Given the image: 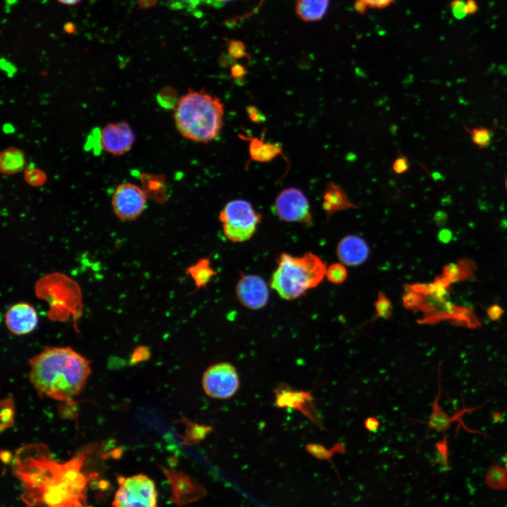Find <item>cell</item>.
<instances>
[{
	"label": "cell",
	"instance_id": "603a6c76",
	"mask_svg": "<svg viewBox=\"0 0 507 507\" xmlns=\"http://www.w3.org/2000/svg\"><path fill=\"white\" fill-rule=\"evenodd\" d=\"M187 272L198 288L205 287L215 275L208 258H201L188 268Z\"/></svg>",
	"mask_w": 507,
	"mask_h": 507
},
{
	"label": "cell",
	"instance_id": "30bf717a",
	"mask_svg": "<svg viewBox=\"0 0 507 507\" xmlns=\"http://www.w3.org/2000/svg\"><path fill=\"white\" fill-rule=\"evenodd\" d=\"M277 215L282 220L310 225L313 221L308 201L300 189L289 187L281 191L275 201Z\"/></svg>",
	"mask_w": 507,
	"mask_h": 507
},
{
	"label": "cell",
	"instance_id": "1f68e13d",
	"mask_svg": "<svg viewBox=\"0 0 507 507\" xmlns=\"http://www.w3.org/2000/svg\"><path fill=\"white\" fill-rule=\"evenodd\" d=\"M210 0H172L170 4L171 8L175 10L186 9L192 11L203 4H208Z\"/></svg>",
	"mask_w": 507,
	"mask_h": 507
},
{
	"label": "cell",
	"instance_id": "cb8c5ba5",
	"mask_svg": "<svg viewBox=\"0 0 507 507\" xmlns=\"http://www.w3.org/2000/svg\"><path fill=\"white\" fill-rule=\"evenodd\" d=\"M484 482L491 489L507 491L506 469L496 463H493L485 474Z\"/></svg>",
	"mask_w": 507,
	"mask_h": 507
},
{
	"label": "cell",
	"instance_id": "7bdbcfd3",
	"mask_svg": "<svg viewBox=\"0 0 507 507\" xmlns=\"http://www.w3.org/2000/svg\"><path fill=\"white\" fill-rule=\"evenodd\" d=\"M446 220V215L444 213L439 211V213L436 214L435 221L438 224L442 225V224L445 223Z\"/></svg>",
	"mask_w": 507,
	"mask_h": 507
},
{
	"label": "cell",
	"instance_id": "3957f363",
	"mask_svg": "<svg viewBox=\"0 0 507 507\" xmlns=\"http://www.w3.org/2000/svg\"><path fill=\"white\" fill-rule=\"evenodd\" d=\"M174 110L177 130L189 140L208 143L223 127L224 106L218 98L204 90H189Z\"/></svg>",
	"mask_w": 507,
	"mask_h": 507
},
{
	"label": "cell",
	"instance_id": "bcb514c9",
	"mask_svg": "<svg viewBox=\"0 0 507 507\" xmlns=\"http://www.w3.org/2000/svg\"><path fill=\"white\" fill-rule=\"evenodd\" d=\"M59 3L64 5L73 6L78 4L81 0H57Z\"/></svg>",
	"mask_w": 507,
	"mask_h": 507
},
{
	"label": "cell",
	"instance_id": "52a82bcc",
	"mask_svg": "<svg viewBox=\"0 0 507 507\" xmlns=\"http://www.w3.org/2000/svg\"><path fill=\"white\" fill-rule=\"evenodd\" d=\"M219 219L225 236L233 242H242L254 235L261 217L249 201L235 199L225 205Z\"/></svg>",
	"mask_w": 507,
	"mask_h": 507
},
{
	"label": "cell",
	"instance_id": "44dd1931",
	"mask_svg": "<svg viewBox=\"0 0 507 507\" xmlns=\"http://www.w3.org/2000/svg\"><path fill=\"white\" fill-rule=\"evenodd\" d=\"M26 168L24 152L16 147H8L0 154V171L2 174L13 175Z\"/></svg>",
	"mask_w": 507,
	"mask_h": 507
},
{
	"label": "cell",
	"instance_id": "8992f818",
	"mask_svg": "<svg viewBox=\"0 0 507 507\" xmlns=\"http://www.w3.org/2000/svg\"><path fill=\"white\" fill-rule=\"evenodd\" d=\"M406 308L420 312L423 316L417 320L420 324L434 325L442 320L451 324L475 329L480 326L475 315L470 311L447 304L443 298L428 294L423 284L406 285L403 296Z\"/></svg>",
	"mask_w": 507,
	"mask_h": 507
},
{
	"label": "cell",
	"instance_id": "484cf974",
	"mask_svg": "<svg viewBox=\"0 0 507 507\" xmlns=\"http://www.w3.org/2000/svg\"><path fill=\"white\" fill-rule=\"evenodd\" d=\"M0 428L3 432L14 424V403L11 396L6 397L1 401Z\"/></svg>",
	"mask_w": 507,
	"mask_h": 507
},
{
	"label": "cell",
	"instance_id": "7dc6e473",
	"mask_svg": "<svg viewBox=\"0 0 507 507\" xmlns=\"http://www.w3.org/2000/svg\"><path fill=\"white\" fill-rule=\"evenodd\" d=\"M503 458H504V468H505L506 469V470H507V453H506L504 454Z\"/></svg>",
	"mask_w": 507,
	"mask_h": 507
},
{
	"label": "cell",
	"instance_id": "c3c4849f",
	"mask_svg": "<svg viewBox=\"0 0 507 507\" xmlns=\"http://www.w3.org/2000/svg\"><path fill=\"white\" fill-rule=\"evenodd\" d=\"M505 185H506V190H507V177H506V182H505Z\"/></svg>",
	"mask_w": 507,
	"mask_h": 507
},
{
	"label": "cell",
	"instance_id": "4316f807",
	"mask_svg": "<svg viewBox=\"0 0 507 507\" xmlns=\"http://www.w3.org/2000/svg\"><path fill=\"white\" fill-rule=\"evenodd\" d=\"M24 179L29 185L39 187L46 182L47 176L44 170L32 164L24 170Z\"/></svg>",
	"mask_w": 507,
	"mask_h": 507
},
{
	"label": "cell",
	"instance_id": "ac0fdd59",
	"mask_svg": "<svg viewBox=\"0 0 507 507\" xmlns=\"http://www.w3.org/2000/svg\"><path fill=\"white\" fill-rule=\"evenodd\" d=\"M322 206L328 218L337 211L356 208L348 199L346 192L332 182H330L326 187Z\"/></svg>",
	"mask_w": 507,
	"mask_h": 507
},
{
	"label": "cell",
	"instance_id": "d590c367",
	"mask_svg": "<svg viewBox=\"0 0 507 507\" xmlns=\"http://www.w3.org/2000/svg\"><path fill=\"white\" fill-rule=\"evenodd\" d=\"M228 51L231 56L239 58L246 55L245 48L242 42L239 41H232L230 42Z\"/></svg>",
	"mask_w": 507,
	"mask_h": 507
},
{
	"label": "cell",
	"instance_id": "4fadbf2b",
	"mask_svg": "<svg viewBox=\"0 0 507 507\" xmlns=\"http://www.w3.org/2000/svg\"><path fill=\"white\" fill-rule=\"evenodd\" d=\"M311 391H297L281 385L276 391V404L280 408H292L302 413L318 427L323 428Z\"/></svg>",
	"mask_w": 507,
	"mask_h": 507
},
{
	"label": "cell",
	"instance_id": "7402d4cb",
	"mask_svg": "<svg viewBox=\"0 0 507 507\" xmlns=\"http://www.w3.org/2000/svg\"><path fill=\"white\" fill-rule=\"evenodd\" d=\"M142 189L146 198L163 203L167 198L165 180L163 175L142 173Z\"/></svg>",
	"mask_w": 507,
	"mask_h": 507
},
{
	"label": "cell",
	"instance_id": "9c48e42d",
	"mask_svg": "<svg viewBox=\"0 0 507 507\" xmlns=\"http://www.w3.org/2000/svg\"><path fill=\"white\" fill-rule=\"evenodd\" d=\"M202 385L208 396L217 399H229L235 394L239 387L238 373L230 363L214 364L204 372Z\"/></svg>",
	"mask_w": 507,
	"mask_h": 507
},
{
	"label": "cell",
	"instance_id": "836d02e7",
	"mask_svg": "<svg viewBox=\"0 0 507 507\" xmlns=\"http://www.w3.org/2000/svg\"><path fill=\"white\" fill-rule=\"evenodd\" d=\"M465 1L464 0H453L451 2V8L455 18L461 20L467 13L465 11Z\"/></svg>",
	"mask_w": 507,
	"mask_h": 507
},
{
	"label": "cell",
	"instance_id": "6da1fadb",
	"mask_svg": "<svg viewBox=\"0 0 507 507\" xmlns=\"http://www.w3.org/2000/svg\"><path fill=\"white\" fill-rule=\"evenodd\" d=\"M98 445L90 444L65 462H58L42 443L18 449L13 460V471L21 485L20 498L25 507H91L87 488L94 473L84 467Z\"/></svg>",
	"mask_w": 507,
	"mask_h": 507
},
{
	"label": "cell",
	"instance_id": "5b68a950",
	"mask_svg": "<svg viewBox=\"0 0 507 507\" xmlns=\"http://www.w3.org/2000/svg\"><path fill=\"white\" fill-rule=\"evenodd\" d=\"M36 295L49 304L48 317L53 321L76 323L82 315L80 287L66 275L53 273L41 277L35 285Z\"/></svg>",
	"mask_w": 507,
	"mask_h": 507
},
{
	"label": "cell",
	"instance_id": "2e32d148",
	"mask_svg": "<svg viewBox=\"0 0 507 507\" xmlns=\"http://www.w3.org/2000/svg\"><path fill=\"white\" fill-rule=\"evenodd\" d=\"M439 376H438V393L437 394V396L434 398V401L432 404V412L430 415L428 421L427 422V428L428 430H433L437 432H445L446 431L451 423L454 422H460L463 425L464 428L473 433H480L477 430H472L470 429L467 428V427L465 425L464 423H463L462 420H461V418L463 414H465L467 412H472L474 411H476L477 409H480L481 406H476V407H472V408H463L461 411L456 412L454 415L452 416L448 415L440 407L439 405V399L441 396V392H442V388H441V378H440V374H441V364L439 367Z\"/></svg>",
	"mask_w": 507,
	"mask_h": 507
},
{
	"label": "cell",
	"instance_id": "ffe728a7",
	"mask_svg": "<svg viewBox=\"0 0 507 507\" xmlns=\"http://www.w3.org/2000/svg\"><path fill=\"white\" fill-rule=\"evenodd\" d=\"M330 0H296L295 11L304 22L320 20L326 14Z\"/></svg>",
	"mask_w": 507,
	"mask_h": 507
},
{
	"label": "cell",
	"instance_id": "d6986e66",
	"mask_svg": "<svg viewBox=\"0 0 507 507\" xmlns=\"http://www.w3.org/2000/svg\"><path fill=\"white\" fill-rule=\"evenodd\" d=\"M242 138L249 140V154L251 158L258 162H268L277 156L281 155L284 158L282 147L278 143L265 142L263 134L261 139L248 138L244 136Z\"/></svg>",
	"mask_w": 507,
	"mask_h": 507
},
{
	"label": "cell",
	"instance_id": "83f0119b",
	"mask_svg": "<svg viewBox=\"0 0 507 507\" xmlns=\"http://www.w3.org/2000/svg\"><path fill=\"white\" fill-rule=\"evenodd\" d=\"M435 448V461L440 465L443 471H448L450 469L448 460L449 446L445 433H444L442 439L436 442Z\"/></svg>",
	"mask_w": 507,
	"mask_h": 507
},
{
	"label": "cell",
	"instance_id": "5bb4252c",
	"mask_svg": "<svg viewBox=\"0 0 507 507\" xmlns=\"http://www.w3.org/2000/svg\"><path fill=\"white\" fill-rule=\"evenodd\" d=\"M240 303L246 308L257 310L264 307L269 299V291L265 280L258 275H243L236 287Z\"/></svg>",
	"mask_w": 507,
	"mask_h": 507
},
{
	"label": "cell",
	"instance_id": "e575fe53",
	"mask_svg": "<svg viewBox=\"0 0 507 507\" xmlns=\"http://www.w3.org/2000/svg\"><path fill=\"white\" fill-rule=\"evenodd\" d=\"M409 168L408 158L401 155L396 158L392 164V169L395 173L400 175L406 172Z\"/></svg>",
	"mask_w": 507,
	"mask_h": 507
},
{
	"label": "cell",
	"instance_id": "ee69618b",
	"mask_svg": "<svg viewBox=\"0 0 507 507\" xmlns=\"http://www.w3.org/2000/svg\"><path fill=\"white\" fill-rule=\"evenodd\" d=\"M156 1V0H138V4L140 8H144L154 5Z\"/></svg>",
	"mask_w": 507,
	"mask_h": 507
},
{
	"label": "cell",
	"instance_id": "d6a6232c",
	"mask_svg": "<svg viewBox=\"0 0 507 507\" xmlns=\"http://www.w3.org/2000/svg\"><path fill=\"white\" fill-rule=\"evenodd\" d=\"M394 0H356V8L364 11L367 8H382L390 5Z\"/></svg>",
	"mask_w": 507,
	"mask_h": 507
},
{
	"label": "cell",
	"instance_id": "8d00e7d4",
	"mask_svg": "<svg viewBox=\"0 0 507 507\" xmlns=\"http://www.w3.org/2000/svg\"><path fill=\"white\" fill-rule=\"evenodd\" d=\"M487 314L492 321H499L503 314V310L500 305L494 303L487 308Z\"/></svg>",
	"mask_w": 507,
	"mask_h": 507
},
{
	"label": "cell",
	"instance_id": "4dcf8cb0",
	"mask_svg": "<svg viewBox=\"0 0 507 507\" xmlns=\"http://www.w3.org/2000/svg\"><path fill=\"white\" fill-rule=\"evenodd\" d=\"M467 131L470 134L474 144L479 148H485L489 144L492 138V132L489 129L479 127L471 130L467 129Z\"/></svg>",
	"mask_w": 507,
	"mask_h": 507
},
{
	"label": "cell",
	"instance_id": "9a60e30c",
	"mask_svg": "<svg viewBox=\"0 0 507 507\" xmlns=\"http://www.w3.org/2000/svg\"><path fill=\"white\" fill-rule=\"evenodd\" d=\"M37 323V313L27 303H18L11 306L5 315L7 328L17 335L30 333L35 329Z\"/></svg>",
	"mask_w": 507,
	"mask_h": 507
},
{
	"label": "cell",
	"instance_id": "f1b7e54d",
	"mask_svg": "<svg viewBox=\"0 0 507 507\" xmlns=\"http://www.w3.org/2000/svg\"><path fill=\"white\" fill-rule=\"evenodd\" d=\"M347 270L344 264L333 263L327 268L325 276L329 282L339 284L347 277Z\"/></svg>",
	"mask_w": 507,
	"mask_h": 507
},
{
	"label": "cell",
	"instance_id": "277c9868",
	"mask_svg": "<svg viewBox=\"0 0 507 507\" xmlns=\"http://www.w3.org/2000/svg\"><path fill=\"white\" fill-rule=\"evenodd\" d=\"M326 270L325 263L311 252L301 256L282 253L271 277L270 286L282 299L294 300L317 287Z\"/></svg>",
	"mask_w": 507,
	"mask_h": 507
},
{
	"label": "cell",
	"instance_id": "60d3db41",
	"mask_svg": "<svg viewBox=\"0 0 507 507\" xmlns=\"http://www.w3.org/2000/svg\"><path fill=\"white\" fill-rule=\"evenodd\" d=\"M438 239L442 243H449L452 239V232L448 229H443L439 232Z\"/></svg>",
	"mask_w": 507,
	"mask_h": 507
},
{
	"label": "cell",
	"instance_id": "f35d334b",
	"mask_svg": "<svg viewBox=\"0 0 507 507\" xmlns=\"http://www.w3.org/2000/svg\"><path fill=\"white\" fill-rule=\"evenodd\" d=\"M364 426L365 428L369 432H375L378 430L380 427V421L377 418L374 416H370L365 418L364 421Z\"/></svg>",
	"mask_w": 507,
	"mask_h": 507
},
{
	"label": "cell",
	"instance_id": "d4e9b609",
	"mask_svg": "<svg viewBox=\"0 0 507 507\" xmlns=\"http://www.w3.org/2000/svg\"><path fill=\"white\" fill-rule=\"evenodd\" d=\"M306 451L313 457L322 460L327 461L332 463L331 458L336 453H343L345 452V448L343 444L337 443L332 447L327 449L325 446L318 443H310L306 446Z\"/></svg>",
	"mask_w": 507,
	"mask_h": 507
},
{
	"label": "cell",
	"instance_id": "e0dca14e",
	"mask_svg": "<svg viewBox=\"0 0 507 507\" xmlns=\"http://www.w3.org/2000/svg\"><path fill=\"white\" fill-rule=\"evenodd\" d=\"M370 249L366 242L357 235L343 237L337 246V255L342 264L357 266L363 264L368 258Z\"/></svg>",
	"mask_w": 507,
	"mask_h": 507
},
{
	"label": "cell",
	"instance_id": "f6af8a7d",
	"mask_svg": "<svg viewBox=\"0 0 507 507\" xmlns=\"http://www.w3.org/2000/svg\"><path fill=\"white\" fill-rule=\"evenodd\" d=\"M232 0H210L209 4L211 6H213L214 7L219 8L220 6H223L225 3L230 1Z\"/></svg>",
	"mask_w": 507,
	"mask_h": 507
},
{
	"label": "cell",
	"instance_id": "8fae6325",
	"mask_svg": "<svg viewBox=\"0 0 507 507\" xmlns=\"http://www.w3.org/2000/svg\"><path fill=\"white\" fill-rule=\"evenodd\" d=\"M146 199L142 187L131 182L121 183L112 197L114 213L123 220H133L143 212Z\"/></svg>",
	"mask_w": 507,
	"mask_h": 507
},
{
	"label": "cell",
	"instance_id": "b9f144b4",
	"mask_svg": "<svg viewBox=\"0 0 507 507\" xmlns=\"http://www.w3.org/2000/svg\"><path fill=\"white\" fill-rule=\"evenodd\" d=\"M63 30L68 34H74L76 32V27L72 22H67L63 25Z\"/></svg>",
	"mask_w": 507,
	"mask_h": 507
},
{
	"label": "cell",
	"instance_id": "7c38bea8",
	"mask_svg": "<svg viewBox=\"0 0 507 507\" xmlns=\"http://www.w3.org/2000/svg\"><path fill=\"white\" fill-rule=\"evenodd\" d=\"M100 148L106 153L122 156L134 145L135 137L130 125L125 121L110 123L100 132Z\"/></svg>",
	"mask_w": 507,
	"mask_h": 507
},
{
	"label": "cell",
	"instance_id": "ab89813d",
	"mask_svg": "<svg viewBox=\"0 0 507 507\" xmlns=\"http://www.w3.org/2000/svg\"><path fill=\"white\" fill-rule=\"evenodd\" d=\"M479 9L478 5L475 0H466L465 5V11L467 15H472L477 12Z\"/></svg>",
	"mask_w": 507,
	"mask_h": 507
},
{
	"label": "cell",
	"instance_id": "ba28073f",
	"mask_svg": "<svg viewBox=\"0 0 507 507\" xmlns=\"http://www.w3.org/2000/svg\"><path fill=\"white\" fill-rule=\"evenodd\" d=\"M118 488L113 500V507H157V491L148 476L137 474L118 477Z\"/></svg>",
	"mask_w": 507,
	"mask_h": 507
},
{
	"label": "cell",
	"instance_id": "7a4b0ae2",
	"mask_svg": "<svg viewBox=\"0 0 507 507\" xmlns=\"http://www.w3.org/2000/svg\"><path fill=\"white\" fill-rule=\"evenodd\" d=\"M29 365V380L38 394L61 403L73 402L91 373L90 361L68 346H46Z\"/></svg>",
	"mask_w": 507,
	"mask_h": 507
},
{
	"label": "cell",
	"instance_id": "f546056e",
	"mask_svg": "<svg viewBox=\"0 0 507 507\" xmlns=\"http://www.w3.org/2000/svg\"><path fill=\"white\" fill-rule=\"evenodd\" d=\"M376 314L373 321H375L377 318H389L392 312V303L387 296L380 292L377 296V299L375 303Z\"/></svg>",
	"mask_w": 507,
	"mask_h": 507
},
{
	"label": "cell",
	"instance_id": "74e56055",
	"mask_svg": "<svg viewBox=\"0 0 507 507\" xmlns=\"http://www.w3.org/2000/svg\"><path fill=\"white\" fill-rule=\"evenodd\" d=\"M150 356L149 351L144 346L136 349L132 354V361L137 363L146 360Z\"/></svg>",
	"mask_w": 507,
	"mask_h": 507
}]
</instances>
